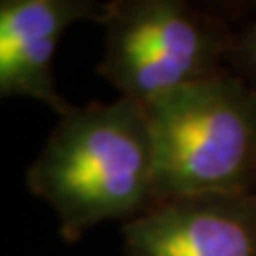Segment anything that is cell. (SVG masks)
Instances as JSON below:
<instances>
[{"label":"cell","mask_w":256,"mask_h":256,"mask_svg":"<svg viewBox=\"0 0 256 256\" xmlns=\"http://www.w3.org/2000/svg\"><path fill=\"white\" fill-rule=\"evenodd\" d=\"M66 242L107 220L130 222L154 205V141L146 109L124 96L60 116L26 171Z\"/></svg>","instance_id":"obj_1"},{"label":"cell","mask_w":256,"mask_h":256,"mask_svg":"<svg viewBox=\"0 0 256 256\" xmlns=\"http://www.w3.org/2000/svg\"><path fill=\"white\" fill-rule=\"evenodd\" d=\"M154 141V203L256 192V92L233 70L143 105Z\"/></svg>","instance_id":"obj_2"},{"label":"cell","mask_w":256,"mask_h":256,"mask_svg":"<svg viewBox=\"0 0 256 256\" xmlns=\"http://www.w3.org/2000/svg\"><path fill=\"white\" fill-rule=\"evenodd\" d=\"M100 77L139 105L228 70L235 28L216 6L186 0L107 2Z\"/></svg>","instance_id":"obj_3"},{"label":"cell","mask_w":256,"mask_h":256,"mask_svg":"<svg viewBox=\"0 0 256 256\" xmlns=\"http://www.w3.org/2000/svg\"><path fill=\"white\" fill-rule=\"evenodd\" d=\"M124 256H256V192L164 198L122 226Z\"/></svg>","instance_id":"obj_4"},{"label":"cell","mask_w":256,"mask_h":256,"mask_svg":"<svg viewBox=\"0 0 256 256\" xmlns=\"http://www.w3.org/2000/svg\"><path fill=\"white\" fill-rule=\"evenodd\" d=\"M107 2L0 0V100L32 98L64 116L70 105L54 82V56L79 22L102 24Z\"/></svg>","instance_id":"obj_5"},{"label":"cell","mask_w":256,"mask_h":256,"mask_svg":"<svg viewBox=\"0 0 256 256\" xmlns=\"http://www.w3.org/2000/svg\"><path fill=\"white\" fill-rule=\"evenodd\" d=\"M228 70H233L246 86H250L256 92V6L252 9L250 18L239 28H235L233 50L228 56Z\"/></svg>","instance_id":"obj_6"}]
</instances>
